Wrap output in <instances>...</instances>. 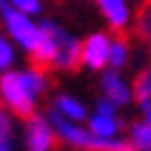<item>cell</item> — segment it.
I'll list each match as a JSON object with an SVG mask.
<instances>
[{
    "mask_svg": "<svg viewBox=\"0 0 151 151\" xmlns=\"http://www.w3.org/2000/svg\"><path fill=\"white\" fill-rule=\"evenodd\" d=\"M103 90H105V97L108 100H113L115 105H123V103H128V87L123 85V80L118 77V72L115 69H108L103 74Z\"/></svg>",
    "mask_w": 151,
    "mask_h": 151,
    "instance_id": "8",
    "label": "cell"
},
{
    "mask_svg": "<svg viewBox=\"0 0 151 151\" xmlns=\"http://www.w3.org/2000/svg\"><path fill=\"white\" fill-rule=\"evenodd\" d=\"M3 21H5V26H8L10 36H13V39L31 54L33 49H36V44H39L41 28H39V26H33L31 21H28V16L21 13V10H16L13 5H3Z\"/></svg>",
    "mask_w": 151,
    "mask_h": 151,
    "instance_id": "3",
    "label": "cell"
},
{
    "mask_svg": "<svg viewBox=\"0 0 151 151\" xmlns=\"http://www.w3.org/2000/svg\"><path fill=\"white\" fill-rule=\"evenodd\" d=\"M131 143L136 151H151V123L146 118L131 126Z\"/></svg>",
    "mask_w": 151,
    "mask_h": 151,
    "instance_id": "12",
    "label": "cell"
},
{
    "mask_svg": "<svg viewBox=\"0 0 151 151\" xmlns=\"http://www.w3.org/2000/svg\"><path fill=\"white\" fill-rule=\"evenodd\" d=\"M118 128H120V123H118V118H115V115H103V113H97V115H92V118H90V131H92L95 136L113 138Z\"/></svg>",
    "mask_w": 151,
    "mask_h": 151,
    "instance_id": "11",
    "label": "cell"
},
{
    "mask_svg": "<svg viewBox=\"0 0 151 151\" xmlns=\"http://www.w3.org/2000/svg\"><path fill=\"white\" fill-rule=\"evenodd\" d=\"M110 59V39L105 33H92L82 41V64L90 69H103Z\"/></svg>",
    "mask_w": 151,
    "mask_h": 151,
    "instance_id": "5",
    "label": "cell"
},
{
    "mask_svg": "<svg viewBox=\"0 0 151 151\" xmlns=\"http://www.w3.org/2000/svg\"><path fill=\"white\" fill-rule=\"evenodd\" d=\"M54 110L59 113L62 118L72 120V123H77V120L85 118V108H82V103H77V100H74V97H69V95H59V97H56Z\"/></svg>",
    "mask_w": 151,
    "mask_h": 151,
    "instance_id": "10",
    "label": "cell"
},
{
    "mask_svg": "<svg viewBox=\"0 0 151 151\" xmlns=\"http://www.w3.org/2000/svg\"><path fill=\"white\" fill-rule=\"evenodd\" d=\"M133 97L143 110V118L151 123V62L143 67L133 80Z\"/></svg>",
    "mask_w": 151,
    "mask_h": 151,
    "instance_id": "6",
    "label": "cell"
},
{
    "mask_svg": "<svg viewBox=\"0 0 151 151\" xmlns=\"http://www.w3.org/2000/svg\"><path fill=\"white\" fill-rule=\"evenodd\" d=\"M0 151H10V118L0 108Z\"/></svg>",
    "mask_w": 151,
    "mask_h": 151,
    "instance_id": "14",
    "label": "cell"
},
{
    "mask_svg": "<svg viewBox=\"0 0 151 151\" xmlns=\"http://www.w3.org/2000/svg\"><path fill=\"white\" fill-rule=\"evenodd\" d=\"M136 36L151 49V0H141L136 8V21H133Z\"/></svg>",
    "mask_w": 151,
    "mask_h": 151,
    "instance_id": "9",
    "label": "cell"
},
{
    "mask_svg": "<svg viewBox=\"0 0 151 151\" xmlns=\"http://www.w3.org/2000/svg\"><path fill=\"white\" fill-rule=\"evenodd\" d=\"M108 62H110V67L115 72L128 62V39H126V33H115V41L110 44V59Z\"/></svg>",
    "mask_w": 151,
    "mask_h": 151,
    "instance_id": "13",
    "label": "cell"
},
{
    "mask_svg": "<svg viewBox=\"0 0 151 151\" xmlns=\"http://www.w3.org/2000/svg\"><path fill=\"white\" fill-rule=\"evenodd\" d=\"M97 8L103 10V16L108 18L113 33H126V23H128V8L126 0H95Z\"/></svg>",
    "mask_w": 151,
    "mask_h": 151,
    "instance_id": "7",
    "label": "cell"
},
{
    "mask_svg": "<svg viewBox=\"0 0 151 151\" xmlns=\"http://www.w3.org/2000/svg\"><path fill=\"white\" fill-rule=\"evenodd\" d=\"M10 5H13L16 10H21V13H26V16H28V13H39V10H41L39 0H10Z\"/></svg>",
    "mask_w": 151,
    "mask_h": 151,
    "instance_id": "15",
    "label": "cell"
},
{
    "mask_svg": "<svg viewBox=\"0 0 151 151\" xmlns=\"http://www.w3.org/2000/svg\"><path fill=\"white\" fill-rule=\"evenodd\" d=\"M26 146L28 151H51L56 146V133L51 123L41 115H33L28 118V126H26Z\"/></svg>",
    "mask_w": 151,
    "mask_h": 151,
    "instance_id": "4",
    "label": "cell"
},
{
    "mask_svg": "<svg viewBox=\"0 0 151 151\" xmlns=\"http://www.w3.org/2000/svg\"><path fill=\"white\" fill-rule=\"evenodd\" d=\"M46 26L51 33V41H54V69L74 72L82 64V44L59 26L54 23H46Z\"/></svg>",
    "mask_w": 151,
    "mask_h": 151,
    "instance_id": "2",
    "label": "cell"
},
{
    "mask_svg": "<svg viewBox=\"0 0 151 151\" xmlns=\"http://www.w3.org/2000/svg\"><path fill=\"white\" fill-rule=\"evenodd\" d=\"M13 64V49L5 39H0V69H8Z\"/></svg>",
    "mask_w": 151,
    "mask_h": 151,
    "instance_id": "16",
    "label": "cell"
},
{
    "mask_svg": "<svg viewBox=\"0 0 151 151\" xmlns=\"http://www.w3.org/2000/svg\"><path fill=\"white\" fill-rule=\"evenodd\" d=\"M115 108H118V105L113 103V100H108V97H103V100L97 103V113H103V115H115Z\"/></svg>",
    "mask_w": 151,
    "mask_h": 151,
    "instance_id": "17",
    "label": "cell"
},
{
    "mask_svg": "<svg viewBox=\"0 0 151 151\" xmlns=\"http://www.w3.org/2000/svg\"><path fill=\"white\" fill-rule=\"evenodd\" d=\"M0 97L8 103V108L18 118H33V95L28 92L18 72H5L0 77Z\"/></svg>",
    "mask_w": 151,
    "mask_h": 151,
    "instance_id": "1",
    "label": "cell"
}]
</instances>
